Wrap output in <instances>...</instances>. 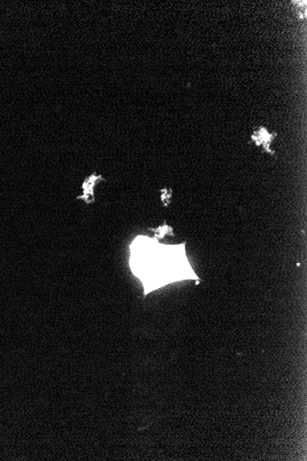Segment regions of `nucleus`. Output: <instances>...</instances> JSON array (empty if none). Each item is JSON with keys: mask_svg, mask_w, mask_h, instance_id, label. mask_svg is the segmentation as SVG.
<instances>
[{"mask_svg": "<svg viewBox=\"0 0 307 461\" xmlns=\"http://www.w3.org/2000/svg\"><path fill=\"white\" fill-rule=\"evenodd\" d=\"M99 181H102V177H101V176H98V175H96V174H93L91 176H89V177L87 178L86 181L84 182V184H83L84 195H83V196H80L79 198L85 199L86 201V203H88L89 196H93V189H94V186H95V184H96Z\"/></svg>", "mask_w": 307, "mask_h": 461, "instance_id": "3", "label": "nucleus"}, {"mask_svg": "<svg viewBox=\"0 0 307 461\" xmlns=\"http://www.w3.org/2000/svg\"><path fill=\"white\" fill-rule=\"evenodd\" d=\"M129 265L147 296L167 284L181 281H200L186 253V242L166 245L157 239L138 236L130 246Z\"/></svg>", "mask_w": 307, "mask_h": 461, "instance_id": "1", "label": "nucleus"}, {"mask_svg": "<svg viewBox=\"0 0 307 461\" xmlns=\"http://www.w3.org/2000/svg\"><path fill=\"white\" fill-rule=\"evenodd\" d=\"M274 136H275V135L270 134L266 128L259 127L257 128V130H255V132L253 133L251 138H252V140L255 141L256 144L258 145V146L263 145V146H264L265 150L272 153L271 149H270V145H271L272 139L274 138Z\"/></svg>", "mask_w": 307, "mask_h": 461, "instance_id": "2", "label": "nucleus"}]
</instances>
